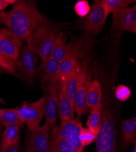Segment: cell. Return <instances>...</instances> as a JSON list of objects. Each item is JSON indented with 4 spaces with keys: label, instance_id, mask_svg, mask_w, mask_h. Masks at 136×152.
Returning a JSON list of instances; mask_svg holds the SVG:
<instances>
[{
    "label": "cell",
    "instance_id": "24",
    "mask_svg": "<svg viewBox=\"0 0 136 152\" xmlns=\"http://www.w3.org/2000/svg\"><path fill=\"white\" fill-rule=\"evenodd\" d=\"M17 64L0 47V73L14 74L17 71Z\"/></svg>",
    "mask_w": 136,
    "mask_h": 152
},
{
    "label": "cell",
    "instance_id": "8",
    "mask_svg": "<svg viewBox=\"0 0 136 152\" xmlns=\"http://www.w3.org/2000/svg\"><path fill=\"white\" fill-rule=\"evenodd\" d=\"M89 60L86 58L81 65V76L76 91L75 102H74V110L76 113L78 117H81L87 112V94L88 86L90 80V75L88 70Z\"/></svg>",
    "mask_w": 136,
    "mask_h": 152
},
{
    "label": "cell",
    "instance_id": "12",
    "mask_svg": "<svg viewBox=\"0 0 136 152\" xmlns=\"http://www.w3.org/2000/svg\"><path fill=\"white\" fill-rule=\"evenodd\" d=\"M23 46V42L11 31L0 28V47L16 64Z\"/></svg>",
    "mask_w": 136,
    "mask_h": 152
},
{
    "label": "cell",
    "instance_id": "13",
    "mask_svg": "<svg viewBox=\"0 0 136 152\" xmlns=\"http://www.w3.org/2000/svg\"><path fill=\"white\" fill-rule=\"evenodd\" d=\"M58 115L61 122L74 118L73 107L70 100L67 82L59 80L58 90Z\"/></svg>",
    "mask_w": 136,
    "mask_h": 152
},
{
    "label": "cell",
    "instance_id": "26",
    "mask_svg": "<svg viewBox=\"0 0 136 152\" xmlns=\"http://www.w3.org/2000/svg\"><path fill=\"white\" fill-rule=\"evenodd\" d=\"M79 139L81 144L84 147L92 144L95 141L96 137L89 129L82 127L79 134Z\"/></svg>",
    "mask_w": 136,
    "mask_h": 152
},
{
    "label": "cell",
    "instance_id": "22",
    "mask_svg": "<svg viewBox=\"0 0 136 152\" xmlns=\"http://www.w3.org/2000/svg\"><path fill=\"white\" fill-rule=\"evenodd\" d=\"M81 66L77 70L74 72L68 78L67 82V87L68 96L72 106L74 108V102H75V98L76 93L78 87L81 80Z\"/></svg>",
    "mask_w": 136,
    "mask_h": 152
},
{
    "label": "cell",
    "instance_id": "3",
    "mask_svg": "<svg viewBox=\"0 0 136 152\" xmlns=\"http://www.w3.org/2000/svg\"><path fill=\"white\" fill-rule=\"evenodd\" d=\"M57 35L52 28L43 24L28 38L26 46L43 63L51 57Z\"/></svg>",
    "mask_w": 136,
    "mask_h": 152
},
{
    "label": "cell",
    "instance_id": "19",
    "mask_svg": "<svg viewBox=\"0 0 136 152\" xmlns=\"http://www.w3.org/2000/svg\"><path fill=\"white\" fill-rule=\"evenodd\" d=\"M103 104L101 102L96 106L91 108L90 114L87 121L88 129L94 134L95 137L97 136L100 130L101 125V116Z\"/></svg>",
    "mask_w": 136,
    "mask_h": 152
},
{
    "label": "cell",
    "instance_id": "25",
    "mask_svg": "<svg viewBox=\"0 0 136 152\" xmlns=\"http://www.w3.org/2000/svg\"><path fill=\"white\" fill-rule=\"evenodd\" d=\"M49 152H77L67 141L64 139L49 141Z\"/></svg>",
    "mask_w": 136,
    "mask_h": 152
},
{
    "label": "cell",
    "instance_id": "7",
    "mask_svg": "<svg viewBox=\"0 0 136 152\" xmlns=\"http://www.w3.org/2000/svg\"><path fill=\"white\" fill-rule=\"evenodd\" d=\"M108 17L101 0L95 1L89 14L82 22L84 31L87 34H96L103 29Z\"/></svg>",
    "mask_w": 136,
    "mask_h": 152
},
{
    "label": "cell",
    "instance_id": "29",
    "mask_svg": "<svg viewBox=\"0 0 136 152\" xmlns=\"http://www.w3.org/2000/svg\"><path fill=\"white\" fill-rule=\"evenodd\" d=\"M17 1H14V0H0V11H1L6 9L9 5L14 4Z\"/></svg>",
    "mask_w": 136,
    "mask_h": 152
},
{
    "label": "cell",
    "instance_id": "9",
    "mask_svg": "<svg viewBox=\"0 0 136 152\" xmlns=\"http://www.w3.org/2000/svg\"><path fill=\"white\" fill-rule=\"evenodd\" d=\"M38 57L27 46H23L17 62V69L28 83L33 82L37 71Z\"/></svg>",
    "mask_w": 136,
    "mask_h": 152
},
{
    "label": "cell",
    "instance_id": "6",
    "mask_svg": "<svg viewBox=\"0 0 136 152\" xmlns=\"http://www.w3.org/2000/svg\"><path fill=\"white\" fill-rule=\"evenodd\" d=\"M45 96L34 102L24 103L17 108L18 116L24 124L27 125L29 130L39 126L43 118L45 116Z\"/></svg>",
    "mask_w": 136,
    "mask_h": 152
},
{
    "label": "cell",
    "instance_id": "1",
    "mask_svg": "<svg viewBox=\"0 0 136 152\" xmlns=\"http://www.w3.org/2000/svg\"><path fill=\"white\" fill-rule=\"evenodd\" d=\"M49 21L32 1H18L9 12H0V25H4L23 43L40 26Z\"/></svg>",
    "mask_w": 136,
    "mask_h": 152
},
{
    "label": "cell",
    "instance_id": "18",
    "mask_svg": "<svg viewBox=\"0 0 136 152\" xmlns=\"http://www.w3.org/2000/svg\"><path fill=\"white\" fill-rule=\"evenodd\" d=\"M101 85L98 80H91L88 86L87 94V105L88 108H93L101 102Z\"/></svg>",
    "mask_w": 136,
    "mask_h": 152
},
{
    "label": "cell",
    "instance_id": "2",
    "mask_svg": "<svg viewBox=\"0 0 136 152\" xmlns=\"http://www.w3.org/2000/svg\"><path fill=\"white\" fill-rule=\"evenodd\" d=\"M93 37L90 35H82L77 40L66 43V37L57 35L51 57L60 63L66 59L73 58L79 60L87 55L92 48Z\"/></svg>",
    "mask_w": 136,
    "mask_h": 152
},
{
    "label": "cell",
    "instance_id": "20",
    "mask_svg": "<svg viewBox=\"0 0 136 152\" xmlns=\"http://www.w3.org/2000/svg\"><path fill=\"white\" fill-rule=\"evenodd\" d=\"M0 121L4 127L10 125H17L21 127L24 125L18 116L17 108L0 109Z\"/></svg>",
    "mask_w": 136,
    "mask_h": 152
},
{
    "label": "cell",
    "instance_id": "4",
    "mask_svg": "<svg viewBox=\"0 0 136 152\" xmlns=\"http://www.w3.org/2000/svg\"><path fill=\"white\" fill-rule=\"evenodd\" d=\"M95 141L96 152H117L115 120L107 104H103L101 128Z\"/></svg>",
    "mask_w": 136,
    "mask_h": 152
},
{
    "label": "cell",
    "instance_id": "31",
    "mask_svg": "<svg viewBox=\"0 0 136 152\" xmlns=\"http://www.w3.org/2000/svg\"><path fill=\"white\" fill-rule=\"evenodd\" d=\"M2 127H3V125L1 122V121H0V136H1V131H2Z\"/></svg>",
    "mask_w": 136,
    "mask_h": 152
},
{
    "label": "cell",
    "instance_id": "23",
    "mask_svg": "<svg viewBox=\"0 0 136 152\" xmlns=\"http://www.w3.org/2000/svg\"><path fill=\"white\" fill-rule=\"evenodd\" d=\"M135 1L132 0H101L107 15L114 14L123 8L128 7V6Z\"/></svg>",
    "mask_w": 136,
    "mask_h": 152
},
{
    "label": "cell",
    "instance_id": "27",
    "mask_svg": "<svg viewBox=\"0 0 136 152\" xmlns=\"http://www.w3.org/2000/svg\"><path fill=\"white\" fill-rule=\"evenodd\" d=\"M75 13L81 18H85L87 16L90 10V6L89 2L86 0H79L75 4Z\"/></svg>",
    "mask_w": 136,
    "mask_h": 152
},
{
    "label": "cell",
    "instance_id": "5",
    "mask_svg": "<svg viewBox=\"0 0 136 152\" xmlns=\"http://www.w3.org/2000/svg\"><path fill=\"white\" fill-rule=\"evenodd\" d=\"M59 82L42 85L45 96V123L43 127L48 132L57 126L58 113V90Z\"/></svg>",
    "mask_w": 136,
    "mask_h": 152
},
{
    "label": "cell",
    "instance_id": "32",
    "mask_svg": "<svg viewBox=\"0 0 136 152\" xmlns=\"http://www.w3.org/2000/svg\"><path fill=\"white\" fill-rule=\"evenodd\" d=\"M134 148H133V150L132 152H136V142H135L134 144Z\"/></svg>",
    "mask_w": 136,
    "mask_h": 152
},
{
    "label": "cell",
    "instance_id": "21",
    "mask_svg": "<svg viewBox=\"0 0 136 152\" xmlns=\"http://www.w3.org/2000/svg\"><path fill=\"white\" fill-rule=\"evenodd\" d=\"M80 66L79 60L73 58L66 59L59 63L60 80L67 82L70 76Z\"/></svg>",
    "mask_w": 136,
    "mask_h": 152
},
{
    "label": "cell",
    "instance_id": "30",
    "mask_svg": "<svg viewBox=\"0 0 136 152\" xmlns=\"http://www.w3.org/2000/svg\"><path fill=\"white\" fill-rule=\"evenodd\" d=\"M0 152H20V142L3 150H0Z\"/></svg>",
    "mask_w": 136,
    "mask_h": 152
},
{
    "label": "cell",
    "instance_id": "10",
    "mask_svg": "<svg viewBox=\"0 0 136 152\" xmlns=\"http://www.w3.org/2000/svg\"><path fill=\"white\" fill-rule=\"evenodd\" d=\"M47 130L43 126H37L29 130L23 152H49V139Z\"/></svg>",
    "mask_w": 136,
    "mask_h": 152
},
{
    "label": "cell",
    "instance_id": "15",
    "mask_svg": "<svg viewBox=\"0 0 136 152\" xmlns=\"http://www.w3.org/2000/svg\"><path fill=\"white\" fill-rule=\"evenodd\" d=\"M42 83L59 82V63L50 57L41 64Z\"/></svg>",
    "mask_w": 136,
    "mask_h": 152
},
{
    "label": "cell",
    "instance_id": "14",
    "mask_svg": "<svg viewBox=\"0 0 136 152\" xmlns=\"http://www.w3.org/2000/svg\"><path fill=\"white\" fill-rule=\"evenodd\" d=\"M81 122L79 119H72L61 123L59 126H56L55 128L50 131L49 136V141L64 139L68 141L75 132L77 126Z\"/></svg>",
    "mask_w": 136,
    "mask_h": 152
},
{
    "label": "cell",
    "instance_id": "17",
    "mask_svg": "<svg viewBox=\"0 0 136 152\" xmlns=\"http://www.w3.org/2000/svg\"><path fill=\"white\" fill-rule=\"evenodd\" d=\"M5 128V130L1 133L0 150L14 145L18 144L20 141V127L17 125H10Z\"/></svg>",
    "mask_w": 136,
    "mask_h": 152
},
{
    "label": "cell",
    "instance_id": "28",
    "mask_svg": "<svg viewBox=\"0 0 136 152\" xmlns=\"http://www.w3.org/2000/svg\"><path fill=\"white\" fill-rule=\"evenodd\" d=\"M115 94L117 99L121 102H125L130 97L131 91L127 86L125 85H119L116 88Z\"/></svg>",
    "mask_w": 136,
    "mask_h": 152
},
{
    "label": "cell",
    "instance_id": "11",
    "mask_svg": "<svg viewBox=\"0 0 136 152\" xmlns=\"http://www.w3.org/2000/svg\"><path fill=\"white\" fill-rule=\"evenodd\" d=\"M112 29L117 32H136V6L123 8L112 14Z\"/></svg>",
    "mask_w": 136,
    "mask_h": 152
},
{
    "label": "cell",
    "instance_id": "16",
    "mask_svg": "<svg viewBox=\"0 0 136 152\" xmlns=\"http://www.w3.org/2000/svg\"><path fill=\"white\" fill-rule=\"evenodd\" d=\"M120 129L122 135L123 145L128 147L131 144L136 142V118L123 120L120 123Z\"/></svg>",
    "mask_w": 136,
    "mask_h": 152
}]
</instances>
